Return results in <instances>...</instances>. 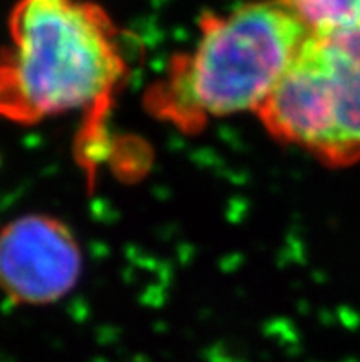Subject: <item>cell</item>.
<instances>
[{"mask_svg":"<svg viewBox=\"0 0 360 362\" xmlns=\"http://www.w3.org/2000/svg\"><path fill=\"white\" fill-rule=\"evenodd\" d=\"M83 256L63 221L28 214L0 228V293L15 305L41 308L78 285Z\"/></svg>","mask_w":360,"mask_h":362,"instance_id":"obj_4","label":"cell"},{"mask_svg":"<svg viewBox=\"0 0 360 362\" xmlns=\"http://www.w3.org/2000/svg\"><path fill=\"white\" fill-rule=\"evenodd\" d=\"M310 33L360 28V0H278Z\"/></svg>","mask_w":360,"mask_h":362,"instance_id":"obj_5","label":"cell"},{"mask_svg":"<svg viewBox=\"0 0 360 362\" xmlns=\"http://www.w3.org/2000/svg\"><path fill=\"white\" fill-rule=\"evenodd\" d=\"M127 74L118 30L91 0H17L0 48V118L101 112Z\"/></svg>","mask_w":360,"mask_h":362,"instance_id":"obj_1","label":"cell"},{"mask_svg":"<svg viewBox=\"0 0 360 362\" xmlns=\"http://www.w3.org/2000/svg\"><path fill=\"white\" fill-rule=\"evenodd\" d=\"M309 33L278 0L206 15L192 50L173 57L149 88L147 109L186 133L211 119L260 115Z\"/></svg>","mask_w":360,"mask_h":362,"instance_id":"obj_2","label":"cell"},{"mask_svg":"<svg viewBox=\"0 0 360 362\" xmlns=\"http://www.w3.org/2000/svg\"><path fill=\"white\" fill-rule=\"evenodd\" d=\"M257 116L276 140L324 164L360 162V28L309 33Z\"/></svg>","mask_w":360,"mask_h":362,"instance_id":"obj_3","label":"cell"}]
</instances>
